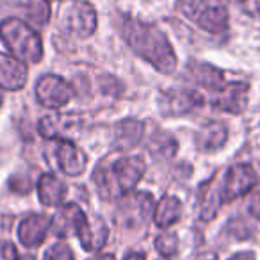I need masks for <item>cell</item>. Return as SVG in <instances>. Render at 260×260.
Listing matches in <instances>:
<instances>
[{"label": "cell", "mask_w": 260, "mask_h": 260, "mask_svg": "<svg viewBox=\"0 0 260 260\" xmlns=\"http://www.w3.org/2000/svg\"><path fill=\"white\" fill-rule=\"evenodd\" d=\"M121 34L132 50L160 73H173L177 70V55L170 40L159 27L136 18H123Z\"/></svg>", "instance_id": "1"}, {"label": "cell", "mask_w": 260, "mask_h": 260, "mask_svg": "<svg viewBox=\"0 0 260 260\" xmlns=\"http://www.w3.org/2000/svg\"><path fill=\"white\" fill-rule=\"evenodd\" d=\"M145 162L141 157H123L112 164H102L94 171V184L100 196L107 202H114L136 189L145 175Z\"/></svg>", "instance_id": "2"}, {"label": "cell", "mask_w": 260, "mask_h": 260, "mask_svg": "<svg viewBox=\"0 0 260 260\" xmlns=\"http://www.w3.org/2000/svg\"><path fill=\"white\" fill-rule=\"evenodd\" d=\"M52 228L57 232V235L66 237V235L75 234L79 237L80 244L87 251L100 249L107 241V228L100 219L89 223L86 214L82 212L79 205L68 203L59 209L55 217L52 219Z\"/></svg>", "instance_id": "3"}, {"label": "cell", "mask_w": 260, "mask_h": 260, "mask_svg": "<svg viewBox=\"0 0 260 260\" xmlns=\"http://www.w3.org/2000/svg\"><path fill=\"white\" fill-rule=\"evenodd\" d=\"M0 38L9 52L25 64H38L43 59V43L40 34L22 20L6 18L0 23Z\"/></svg>", "instance_id": "4"}, {"label": "cell", "mask_w": 260, "mask_h": 260, "mask_svg": "<svg viewBox=\"0 0 260 260\" xmlns=\"http://www.w3.org/2000/svg\"><path fill=\"white\" fill-rule=\"evenodd\" d=\"M178 9L210 34H221L228 29V9L223 0H178Z\"/></svg>", "instance_id": "5"}, {"label": "cell", "mask_w": 260, "mask_h": 260, "mask_svg": "<svg viewBox=\"0 0 260 260\" xmlns=\"http://www.w3.org/2000/svg\"><path fill=\"white\" fill-rule=\"evenodd\" d=\"M62 27L79 38H89L96 29V11L84 0L70 2L62 11Z\"/></svg>", "instance_id": "6"}, {"label": "cell", "mask_w": 260, "mask_h": 260, "mask_svg": "<svg viewBox=\"0 0 260 260\" xmlns=\"http://www.w3.org/2000/svg\"><path fill=\"white\" fill-rule=\"evenodd\" d=\"M73 89L64 79L57 75L41 77L36 84V98L48 109H61L72 100Z\"/></svg>", "instance_id": "7"}, {"label": "cell", "mask_w": 260, "mask_h": 260, "mask_svg": "<svg viewBox=\"0 0 260 260\" xmlns=\"http://www.w3.org/2000/svg\"><path fill=\"white\" fill-rule=\"evenodd\" d=\"M256 185V173L249 164H235L226 171L223 184H221V194L223 202H234V200L244 196Z\"/></svg>", "instance_id": "8"}, {"label": "cell", "mask_w": 260, "mask_h": 260, "mask_svg": "<svg viewBox=\"0 0 260 260\" xmlns=\"http://www.w3.org/2000/svg\"><path fill=\"white\" fill-rule=\"evenodd\" d=\"M246 100H248V84L244 82H230L223 84L219 89L212 91V105L219 111L239 114L244 111Z\"/></svg>", "instance_id": "9"}, {"label": "cell", "mask_w": 260, "mask_h": 260, "mask_svg": "<svg viewBox=\"0 0 260 260\" xmlns=\"http://www.w3.org/2000/svg\"><path fill=\"white\" fill-rule=\"evenodd\" d=\"M203 104V96L198 91L171 89L160 98V111L166 116H182Z\"/></svg>", "instance_id": "10"}, {"label": "cell", "mask_w": 260, "mask_h": 260, "mask_svg": "<svg viewBox=\"0 0 260 260\" xmlns=\"http://www.w3.org/2000/svg\"><path fill=\"white\" fill-rule=\"evenodd\" d=\"M27 84V66L15 55L0 54V87L18 91Z\"/></svg>", "instance_id": "11"}, {"label": "cell", "mask_w": 260, "mask_h": 260, "mask_svg": "<svg viewBox=\"0 0 260 260\" xmlns=\"http://www.w3.org/2000/svg\"><path fill=\"white\" fill-rule=\"evenodd\" d=\"M52 228V219L41 214H32L25 217L18 226V239L27 248H36L47 237V232Z\"/></svg>", "instance_id": "12"}, {"label": "cell", "mask_w": 260, "mask_h": 260, "mask_svg": "<svg viewBox=\"0 0 260 260\" xmlns=\"http://www.w3.org/2000/svg\"><path fill=\"white\" fill-rule=\"evenodd\" d=\"M57 160L61 170L68 177H80L86 171L87 157L79 146L73 145L70 139H61L57 146Z\"/></svg>", "instance_id": "13"}, {"label": "cell", "mask_w": 260, "mask_h": 260, "mask_svg": "<svg viewBox=\"0 0 260 260\" xmlns=\"http://www.w3.org/2000/svg\"><path fill=\"white\" fill-rule=\"evenodd\" d=\"M153 209V198L148 192H136L130 198H126L121 205V216L130 224L145 223L150 217Z\"/></svg>", "instance_id": "14"}, {"label": "cell", "mask_w": 260, "mask_h": 260, "mask_svg": "<svg viewBox=\"0 0 260 260\" xmlns=\"http://www.w3.org/2000/svg\"><path fill=\"white\" fill-rule=\"evenodd\" d=\"M145 136V123L136 118H125L116 125L114 146L116 150H130L139 145Z\"/></svg>", "instance_id": "15"}, {"label": "cell", "mask_w": 260, "mask_h": 260, "mask_svg": "<svg viewBox=\"0 0 260 260\" xmlns=\"http://www.w3.org/2000/svg\"><path fill=\"white\" fill-rule=\"evenodd\" d=\"M66 192H68L66 184L54 175H43L38 182V194H40L41 203L47 207L61 205L66 198Z\"/></svg>", "instance_id": "16"}, {"label": "cell", "mask_w": 260, "mask_h": 260, "mask_svg": "<svg viewBox=\"0 0 260 260\" xmlns=\"http://www.w3.org/2000/svg\"><path fill=\"white\" fill-rule=\"evenodd\" d=\"M228 130L223 123L210 121L207 125H203L200 128V132L196 134V146L203 152H212L217 150L226 143Z\"/></svg>", "instance_id": "17"}, {"label": "cell", "mask_w": 260, "mask_h": 260, "mask_svg": "<svg viewBox=\"0 0 260 260\" xmlns=\"http://www.w3.org/2000/svg\"><path fill=\"white\" fill-rule=\"evenodd\" d=\"M182 216V203L175 196H164L155 207L153 219L159 228H168L173 223H177Z\"/></svg>", "instance_id": "18"}, {"label": "cell", "mask_w": 260, "mask_h": 260, "mask_svg": "<svg viewBox=\"0 0 260 260\" xmlns=\"http://www.w3.org/2000/svg\"><path fill=\"white\" fill-rule=\"evenodd\" d=\"M73 125V119L70 116H61V114H50L41 118L40 125V134L47 139H55V138H62L64 139L66 132H70V126Z\"/></svg>", "instance_id": "19"}, {"label": "cell", "mask_w": 260, "mask_h": 260, "mask_svg": "<svg viewBox=\"0 0 260 260\" xmlns=\"http://www.w3.org/2000/svg\"><path fill=\"white\" fill-rule=\"evenodd\" d=\"M223 203V194H221V187H214V180L205 184L202 191V200H200V217L203 221H210L217 212Z\"/></svg>", "instance_id": "20"}, {"label": "cell", "mask_w": 260, "mask_h": 260, "mask_svg": "<svg viewBox=\"0 0 260 260\" xmlns=\"http://www.w3.org/2000/svg\"><path fill=\"white\" fill-rule=\"evenodd\" d=\"M192 75H194L192 79H194L202 87L210 89V93L219 89V87L224 84L223 73L209 64H194L192 66Z\"/></svg>", "instance_id": "21"}, {"label": "cell", "mask_w": 260, "mask_h": 260, "mask_svg": "<svg viewBox=\"0 0 260 260\" xmlns=\"http://www.w3.org/2000/svg\"><path fill=\"white\" fill-rule=\"evenodd\" d=\"M150 150L155 155L171 157L177 153V141H175V138L168 136L166 132H157L152 138V141H150Z\"/></svg>", "instance_id": "22"}, {"label": "cell", "mask_w": 260, "mask_h": 260, "mask_svg": "<svg viewBox=\"0 0 260 260\" xmlns=\"http://www.w3.org/2000/svg\"><path fill=\"white\" fill-rule=\"evenodd\" d=\"M155 246H157V251L162 256H171L178 249V237L175 234H162L157 237Z\"/></svg>", "instance_id": "23"}, {"label": "cell", "mask_w": 260, "mask_h": 260, "mask_svg": "<svg viewBox=\"0 0 260 260\" xmlns=\"http://www.w3.org/2000/svg\"><path fill=\"white\" fill-rule=\"evenodd\" d=\"M43 260H75V256L66 242H55L47 249Z\"/></svg>", "instance_id": "24"}, {"label": "cell", "mask_w": 260, "mask_h": 260, "mask_svg": "<svg viewBox=\"0 0 260 260\" xmlns=\"http://www.w3.org/2000/svg\"><path fill=\"white\" fill-rule=\"evenodd\" d=\"M48 16H50V6H48L47 0H38L36 4H32L29 8V18L32 22H36L38 25L47 23Z\"/></svg>", "instance_id": "25"}, {"label": "cell", "mask_w": 260, "mask_h": 260, "mask_svg": "<svg viewBox=\"0 0 260 260\" xmlns=\"http://www.w3.org/2000/svg\"><path fill=\"white\" fill-rule=\"evenodd\" d=\"M0 260H18V251L11 242H0Z\"/></svg>", "instance_id": "26"}, {"label": "cell", "mask_w": 260, "mask_h": 260, "mask_svg": "<svg viewBox=\"0 0 260 260\" xmlns=\"http://www.w3.org/2000/svg\"><path fill=\"white\" fill-rule=\"evenodd\" d=\"M248 209H249V214H251L255 219L260 221V189H258V191H255V194L251 196Z\"/></svg>", "instance_id": "27"}, {"label": "cell", "mask_w": 260, "mask_h": 260, "mask_svg": "<svg viewBox=\"0 0 260 260\" xmlns=\"http://www.w3.org/2000/svg\"><path fill=\"white\" fill-rule=\"evenodd\" d=\"M230 260H255V255L249 251H242V253H237V255H234Z\"/></svg>", "instance_id": "28"}, {"label": "cell", "mask_w": 260, "mask_h": 260, "mask_svg": "<svg viewBox=\"0 0 260 260\" xmlns=\"http://www.w3.org/2000/svg\"><path fill=\"white\" fill-rule=\"evenodd\" d=\"M125 260H145V256L141 253H130V255L125 256Z\"/></svg>", "instance_id": "29"}, {"label": "cell", "mask_w": 260, "mask_h": 260, "mask_svg": "<svg viewBox=\"0 0 260 260\" xmlns=\"http://www.w3.org/2000/svg\"><path fill=\"white\" fill-rule=\"evenodd\" d=\"M96 260H116L114 255H111V253H107V255H100Z\"/></svg>", "instance_id": "30"}, {"label": "cell", "mask_w": 260, "mask_h": 260, "mask_svg": "<svg viewBox=\"0 0 260 260\" xmlns=\"http://www.w3.org/2000/svg\"><path fill=\"white\" fill-rule=\"evenodd\" d=\"M223 2H232V4H244L246 0H223Z\"/></svg>", "instance_id": "31"}, {"label": "cell", "mask_w": 260, "mask_h": 260, "mask_svg": "<svg viewBox=\"0 0 260 260\" xmlns=\"http://www.w3.org/2000/svg\"><path fill=\"white\" fill-rule=\"evenodd\" d=\"M2 102H4V94H2V87H0V105H2Z\"/></svg>", "instance_id": "32"}]
</instances>
